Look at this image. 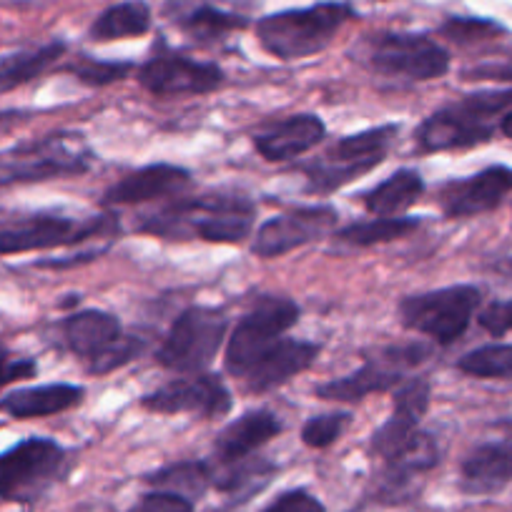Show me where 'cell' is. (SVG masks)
<instances>
[{
    "instance_id": "obj_8",
    "label": "cell",
    "mask_w": 512,
    "mask_h": 512,
    "mask_svg": "<svg viewBox=\"0 0 512 512\" xmlns=\"http://www.w3.org/2000/svg\"><path fill=\"white\" fill-rule=\"evenodd\" d=\"M299 322L297 302L287 297H262L239 319L226 342L224 364L234 377H244L246 369L277 344Z\"/></svg>"
},
{
    "instance_id": "obj_29",
    "label": "cell",
    "mask_w": 512,
    "mask_h": 512,
    "mask_svg": "<svg viewBox=\"0 0 512 512\" xmlns=\"http://www.w3.org/2000/svg\"><path fill=\"white\" fill-rule=\"evenodd\" d=\"M63 53H66V43L53 41L48 46L33 48V51H21L13 53V56L0 58V93H8L13 88L36 81Z\"/></svg>"
},
{
    "instance_id": "obj_33",
    "label": "cell",
    "mask_w": 512,
    "mask_h": 512,
    "mask_svg": "<svg viewBox=\"0 0 512 512\" xmlns=\"http://www.w3.org/2000/svg\"><path fill=\"white\" fill-rule=\"evenodd\" d=\"M274 475V465L259 457H246V460L226 465L224 475L214 477V485L219 490L231 492V495H251V492L262 490Z\"/></svg>"
},
{
    "instance_id": "obj_10",
    "label": "cell",
    "mask_w": 512,
    "mask_h": 512,
    "mask_svg": "<svg viewBox=\"0 0 512 512\" xmlns=\"http://www.w3.org/2000/svg\"><path fill=\"white\" fill-rule=\"evenodd\" d=\"M364 56L372 71L390 78L435 81L450 71V53L420 33H374Z\"/></svg>"
},
{
    "instance_id": "obj_18",
    "label": "cell",
    "mask_w": 512,
    "mask_h": 512,
    "mask_svg": "<svg viewBox=\"0 0 512 512\" xmlns=\"http://www.w3.org/2000/svg\"><path fill=\"white\" fill-rule=\"evenodd\" d=\"M317 357V344L282 337L246 369V374L241 379H244L251 392L264 395V392H272L277 387H282V384H287L297 374L307 372L317 362Z\"/></svg>"
},
{
    "instance_id": "obj_14",
    "label": "cell",
    "mask_w": 512,
    "mask_h": 512,
    "mask_svg": "<svg viewBox=\"0 0 512 512\" xmlns=\"http://www.w3.org/2000/svg\"><path fill=\"white\" fill-rule=\"evenodd\" d=\"M139 83L149 93L169 96H204L224 83V73L216 63H201L189 56L159 46L154 56L139 68Z\"/></svg>"
},
{
    "instance_id": "obj_7",
    "label": "cell",
    "mask_w": 512,
    "mask_h": 512,
    "mask_svg": "<svg viewBox=\"0 0 512 512\" xmlns=\"http://www.w3.org/2000/svg\"><path fill=\"white\" fill-rule=\"evenodd\" d=\"M480 302V289L457 284V287L405 297L400 302V319L412 332L425 334L442 347H450L467 332Z\"/></svg>"
},
{
    "instance_id": "obj_35",
    "label": "cell",
    "mask_w": 512,
    "mask_h": 512,
    "mask_svg": "<svg viewBox=\"0 0 512 512\" xmlns=\"http://www.w3.org/2000/svg\"><path fill=\"white\" fill-rule=\"evenodd\" d=\"M347 425H349L347 412L317 415V417H312V420H307V425L302 427V440L307 447L324 450V447L334 445V442L342 437V432L347 430Z\"/></svg>"
},
{
    "instance_id": "obj_39",
    "label": "cell",
    "mask_w": 512,
    "mask_h": 512,
    "mask_svg": "<svg viewBox=\"0 0 512 512\" xmlns=\"http://www.w3.org/2000/svg\"><path fill=\"white\" fill-rule=\"evenodd\" d=\"M262 512H324V505L307 490H289L279 495Z\"/></svg>"
},
{
    "instance_id": "obj_1",
    "label": "cell",
    "mask_w": 512,
    "mask_h": 512,
    "mask_svg": "<svg viewBox=\"0 0 512 512\" xmlns=\"http://www.w3.org/2000/svg\"><path fill=\"white\" fill-rule=\"evenodd\" d=\"M159 239H201L211 244H239L254 229V204L241 196H176L139 226Z\"/></svg>"
},
{
    "instance_id": "obj_5",
    "label": "cell",
    "mask_w": 512,
    "mask_h": 512,
    "mask_svg": "<svg viewBox=\"0 0 512 512\" xmlns=\"http://www.w3.org/2000/svg\"><path fill=\"white\" fill-rule=\"evenodd\" d=\"M397 134H400V126L387 123V126L367 128V131L339 139L337 144L329 146L322 156H317L304 169L307 171L309 191L332 194V191L342 189V186L352 184L359 176L377 169L390 154Z\"/></svg>"
},
{
    "instance_id": "obj_22",
    "label": "cell",
    "mask_w": 512,
    "mask_h": 512,
    "mask_svg": "<svg viewBox=\"0 0 512 512\" xmlns=\"http://www.w3.org/2000/svg\"><path fill=\"white\" fill-rule=\"evenodd\" d=\"M63 342L88 364L106 357L123 337L121 319L101 309H83L63 319Z\"/></svg>"
},
{
    "instance_id": "obj_6",
    "label": "cell",
    "mask_w": 512,
    "mask_h": 512,
    "mask_svg": "<svg viewBox=\"0 0 512 512\" xmlns=\"http://www.w3.org/2000/svg\"><path fill=\"white\" fill-rule=\"evenodd\" d=\"M229 329V317L214 307H189L176 317L156 362L176 374H199L214 362Z\"/></svg>"
},
{
    "instance_id": "obj_37",
    "label": "cell",
    "mask_w": 512,
    "mask_h": 512,
    "mask_svg": "<svg viewBox=\"0 0 512 512\" xmlns=\"http://www.w3.org/2000/svg\"><path fill=\"white\" fill-rule=\"evenodd\" d=\"M141 349H144V342H141L139 337L123 334L121 342H118L116 347L106 354V357H101L98 362L88 364V369H91L93 374H108V372H113V369H121L123 364H128L131 359L139 357Z\"/></svg>"
},
{
    "instance_id": "obj_3",
    "label": "cell",
    "mask_w": 512,
    "mask_h": 512,
    "mask_svg": "<svg viewBox=\"0 0 512 512\" xmlns=\"http://www.w3.org/2000/svg\"><path fill=\"white\" fill-rule=\"evenodd\" d=\"M347 3H317L309 8L272 13L256 23V38L279 61H299L324 51L342 26L352 21Z\"/></svg>"
},
{
    "instance_id": "obj_19",
    "label": "cell",
    "mask_w": 512,
    "mask_h": 512,
    "mask_svg": "<svg viewBox=\"0 0 512 512\" xmlns=\"http://www.w3.org/2000/svg\"><path fill=\"white\" fill-rule=\"evenodd\" d=\"M191 186V174L181 166L154 164L123 176L103 196L106 206H134L146 201L181 196Z\"/></svg>"
},
{
    "instance_id": "obj_23",
    "label": "cell",
    "mask_w": 512,
    "mask_h": 512,
    "mask_svg": "<svg viewBox=\"0 0 512 512\" xmlns=\"http://www.w3.org/2000/svg\"><path fill=\"white\" fill-rule=\"evenodd\" d=\"M282 432V422L269 410H251L241 415L239 420L231 422L214 445V457L219 465H234V462L246 460L254 455L259 447L272 442Z\"/></svg>"
},
{
    "instance_id": "obj_4",
    "label": "cell",
    "mask_w": 512,
    "mask_h": 512,
    "mask_svg": "<svg viewBox=\"0 0 512 512\" xmlns=\"http://www.w3.org/2000/svg\"><path fill=\"white\" fill-rule=\"evenodd\" d=\"M93 166V151L81 134L61 131L0 154V186L81 176Z\"/></svg>"
},
{
    "instance_id": "obj_15",
    "label": "cell",
    "mask_w": 512,
    "mask_h": 512,
    "mask_svg": "<svg viewBox=\"0 0 512 512\" xmlns=\"http://www.w3.org/2000/svg\"><path fill=\"white\" fill-rule=\"evenodd\" d=\"M337 221L339 214L332 206H302V209L287 211V214L264 221L256 229L251 249L262 259L284 256L299 246H307L327 236L329 231H334Z\"/></svg>"
},
{
    "instance_id": "obj_31",
    "label": "cell",
    "mask_w": 512,
    "mask_h": 512,
    "mask_svg": "<svg viewBox=\"0 0 512 512\" xmlns=\"http://www.w3.org/2000/svg\"><path fill=\"white\" fill-rule=\"evenodd\" d=\"M149 482L159 490H169L194 500V497L204 495L206 487L214 482V472L206 462H179V465H169L164 470L154 472Z\"/></svg>"
},
{
    "instance_id": "obj_41",
    "label": "cell",
    "mask_w": 512,
    "mask_h": 512,
    "mask_svg": "<svg viewBox=\"0 0 512 512\" xmlns=\"http://www.w3.org/2000/svg\"><path fill=\"white\" fill-rule=\"evenodd\" d=\"M36 372L38 367L33 359H11V354L0 349V390L18 379L33 377Z\"/></svg>"
},
{
    "instance_id": "obj_17",
    "label": "cell",
    "mask_w": 512,
    "mask_h": 512,
    "mask_svg": "<svg viewBox=\"0 0 512 512\" xmlns=\"http://www.w3.org/2000/svg\"><path fill=\"white\" fill-rule=\"evenodd\" d=\"M432 387L425 377H410L395 387V410L390 420L384 422L372 435V450L379 457H387L400 450L407 440L417 432L422 417L427 415L430 407Z\"/></svg>"
},
{
    "instance_id": "obj_43",
    "label": "cell",
    "mask_w": 512,
    "mask_h": 512,
    "mask_svg": "<svg viewBox=\"0 0 512 512\" xmlns=\"http://www.w3.org/2000/svg\"><path fill=\"white\" fill-rule=\"evenodd\" d=\"M500 131H502V134L507 136V139H512V108H510V111L505 113V116H502V121H500Z\"/></svg>"
},
{
    "instance_id": "obj_25",
    "label": "cell",
    "mask_w": 512,
    "mask_h": 512,
    "mask_svg": "<svg viewBox=\"0 0 512 512\" xmlns=\"http://www.w3.org/2000/svg\"><path fill=\"white\" fill-rule=\"evenodd\" d=\"M512 482V440L485 442L462 462V487L467 492H495Z\"/></svg>"
},
{
    "instance_id": "obj_42",
    "label": "cell",
    "mask_w": 512,
    "mask_h": 512,
    "mask_svg": "<svg viewBox=\"0 0 512 512\" xmlns=\"http://www.w3.org/2000/svg\"><path fill=\"white\" fill-rule=\"evenodd\" d=\"M23 121H28L26 111H3L0 113V131H11V128H16Z\"/></svg>"
},
{
    "instance_id": "obj_28",
    "label": "cell",
    "mask_w": 512,
    "mask_h": 512,
    "mask_svg": "<svg viewBox=\"0 0 512 512\" xmlns=\"http://www.w3.org/2000/svg\"><path fill=\"white\" fill-rule=\"evenodd\" d=\"M384 462H387V470H384L387 482H392V485H405L412 477L432 470L440 462V447H437V440L430 432L417 430L400 450L392 452Z\"/></svg>"
},
{
    "instance_id": "obj_36",
    "label": "cell",
    "mask_w": 512,
    "mask_h": 512,
    "mask_svg": "<svg viewBox=\"0 0 512 512\" xmlns=\"http://www.w3.org/2000/svg\"><path fill=\"white\" fill-rule=\"evenodd\" d=\"M500 33L505 31H502L497 23L485 21V18H450V21H445V26H442V36H447L455 43H462V46L487 41V38H495L500 36Z\"/></svg>"
},
{
    "instance_id": "obj_26",
    "label": "cell",
    "mask_w": 512,
    "mask_h": 512,
    "mask_svg": "<svg viewBox=\"0 0 512 512\" xmlns=\"http://www.w3.org/2000/svg\"><path fill=\"white\" fill-rule=\"evenodd\" d=\"M425 194V179L415 169H400L364 194V209L372 216H402Z\"/></svg>"
},
{
    "instance_id": "obj_13",
    "label": "cell",
    "mask_w": 512,
    "mask_h": 512,
    "mask_svg": "<svg viewBox=\"0 0 512 512\" xmlns=\"http://www.w3.org/2000/svg\"><path fill=\"white\" fill-rule=\"evenodd\" d=\"M234 400L219 374L199 372L184 374L176 382L164 384L159 390L141 397V407L156 415H196L224 417Z\"/></svg>"
},
{
    "instance_id": "obj_12",
    "label": "cell",
    "mask_w": 512,
    "mask_h": 512,
    "mask_svg": "<svg viewBox=\"0 0 512 512\" xmlns=\"http://www.w3.org/2000/svg\"><path fill=\"white\" fill-rule=\"evenodd\" d=\"M427 347L405 344V347L379 349L374 357L347 377L332 379L317 387V397L329 402H359L374 392H390L405 382V374L427 359Z\"/></svg>"
},
{
    "instance_id": "obj_20",
    "label": "cell",
    "mask_w": 512,
    "mask_h": 512,
    "mask_svg": "<svg viewBox=\"0 0 512 512\" xmlns=\"http://www.w3.org/2000/svg\"><path fill=\"white\" fill-rule=\"evenodd\" d=\"M164 13L174 26L199 43H216L249 26V16L229 11L214 0H169Z\"/></svg>"
},
{
    "instance_id": "obj_11",
    "label": "cell",
    "mask_w": 512,
    "mask_h": 512,
    "mask_svg": "<svg viewBox=\"0 0 512 512\" xmlns=\"http://www.w3.org/2000/svg\"><path fill=\"white\" fill-rule=\"evenodd\" d=\"M118 231V221L113 216H93L78 221L61 214H36L16 224L0 226V256L23 254V251L58 249L73 246L93 236H113Z\"/></svg>"
},
{
    "instance_id": "obj_40",
    "label": "cell",
    "mask_w": 512,
    "mask_h": 512,
    "mask_svg": "<svg viewBox=\"0 0 512 512\" xmlns=\"http://www.w3.org/2000/svg\"><path fill=\"white\" fill-rule=\"evenodd\" d=\"M480 327L490 332L492 337L512 332V299L505 302H492L490 307L480 312Z\"/></svg>"
},
{
    "instance_id": "obj_9",
    "label": "cell",
    "mask_w": 512,
    "mask_h": 512,
    "mask_svg": "<svg viewBox=\"0 0 512 512\" xmlns=\"http://www.w3.org/2000/svg\"><path fill=\"white\" fill-rule=\"evenodd\" d=\"M66 470V450L48 437H28L0 452V497L31 502Z\"/></svg>"
},
{
    "instance_id": "obj_38",
    "label": "cell",
    "mask_w": 512,
    "mask_h": 512,
    "mask_svg": "<svg viewBox=\"0 0 512 512\" xmlns=\"http://www.w3.org/2000/svg\"><path fill=\"white\" fill-rule=\"evenodd\" d=\"M194 502L184 495H176L169 490H154L141 497L139 505L131 512H191Z\"/></svg>"
},
{
    "instance_id": "obj_34",
    "label": "cell",
    "mask_w": 512,
    "mask_h": 512,
    "mask_svg": "<svg viewBox=\"0 0 512 512\" xmlns=\"http://www.w3.org/2000/svg\"><path fill=\"white\" fill-rule=\"evenodd\" d=\"M134 71V63H116V61H93V58H81L71 66V73L81 83L93 88L111 86V83L123 81L128 73Z\"/></svg>"
},
{
    "instance_id": "obj_24",
    "label": "cell",
    "mask_w": 512,
    "mask_h": 512,
    "mask_svg": "<svg viewBox=\"0 0 512 512\" xmlns=\"http://www.w3.org/2000/svg\"><path fill=\"white\" fill-rule=\"evenodd\" d=\"M83 387L78 384H41V387H26V390L8 392L0 400V412L16 420H33V417H51L73 410L83 402Z\"/></svg>"
},
{
    "instance_id": "obj_21",
    "label": "cell",
    "mask_w": 512,
    "mask_h": 512,
    "mask_svg": "<svg viewBox=\"0 0 512 512\" xmlns=\"http://www.w3.org/2000/svg\"><path fill=\"white\" fill-rule=\"evenodd\" d=\"M327 136V126L314 113H297L254 136L256 151L267 161H292L312 151Z\"/></svg>"
},
{
    "instance_id": "obj_27",
    "label": "cell",
    "mask_w": 512,
    "mask_h": 512,
    "mask_svg": "<svg viewBox=\"0 0 512 512\" xmlns=\"http://www.w3.org/2000/svg\"><path fill=\"white\" fill-rule=\"evenodd\" d=\"M151 31V8L144 0H126L106 8L91 26V38L98 43L118 38H139Z\"/></svg>"
},
{
    "instance_id": "obj_2",
    "label": "cell",
    "mask_w": 512,
    "mask_h": 512,
    "mask_svg": "<svg viewBox=\"0 0 512 512\" xmlns=\"http://www.w3.org/2000/svg\"><path fill=\"white\" fill-rule=\"evenodd\" d=\"M510 108L512 88L470 93L427 116L415 131V141L425 154L487 144L495 134L497 116H505Z\"/></svg>"
},
{
    "instance_id": "obj_16",
    "label": "cell",
    "mask_w": 512,
    "mask_h": 512,
    "mask_svg": "<svg viewBox=\"0 0 512 512\" xmlns=\"http://www.w3.org/2000/svg\"><path fill=\"white\" fill-rule=\"evenodd\" d=\"M512 191V169L507 166H487L470 179L452 181L442 189L440 206L447 219H467V216L487 214L497 209Z\"/></svg>"
},
{
    "instance_id": "obj_30",
    "label": "cell",
    "mask_w": 512,
    "mask_h": 512,
    "mask_svg": "<svg viewBox=\"0 0 512 512\" xmlns=\"http://www.w3.org/2000/svg\"><path fill=\"white\" fill-rule=\"evenodd\" d=\"M415 229H420V219H412V216H390V219L374 216L369 221H359V224L347 226L337 236L354 246H374L402 239V236L412 234Z\"/></svg>"
},
{
    "instance_id": "obj_32",
    "label": "cell",
    "mask_w": 512,
    "mask_h": 512,
    "mask_svg": "<svg viewBox=\"0 0 512 512\" xmlns=\"http://www.w3.org/2000/svg\"><path fill=\"white\" fill-rule=\"evenodd\" d=\"M457 369L477 379H512V344H485L465 357H460Z\"/></svg>"
}]
</instances>
